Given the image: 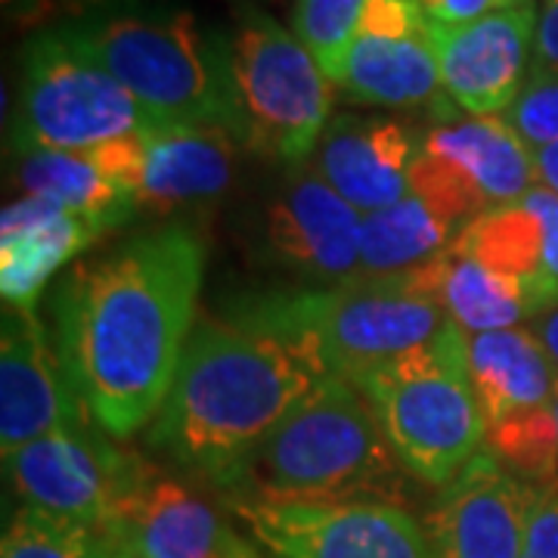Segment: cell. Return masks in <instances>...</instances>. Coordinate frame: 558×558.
<instances>
[{
    "label": "cell",
    "mask_w": 558,
    "mask_h": 558,
    "mask_svg": "<svg viewBox=\"0 0 558 558\" xmlns=\"http://www.w3.org/2000/svg\"><path fill=\"white\" fill-rule=\"evenodd\" d=\"M205 245L156 227L84 260L57 289V344L84 410L109 438L153 425L196 326Z\"/></svg>",
    "instance_id": "obj_1"
},
{
    "label": "cell",
    "mask_w": 558,
    "mask_h": 558,
    "mask_svg": "<svg viewBox=\"0 0 558 558\" xmlns=\"http://www.w3.org/2000/svg\"><path fill=\"white\" fill-rule=\"evenodd\" d=\"M329 376L307 341L199 317L149 425V447L230 494L260 444Z\"/></svg>",
    "instance_id": "obj_2"
},
{
    "label": "cell",
    "mask_w": 558,
    "mask_h": 558,
    "mask_svg": "<svg viewBox=\"0 0 558 558\" xmlns=\"http://www.w3.org/2000/svg\"><path fill=\"white\" fill-rule=\"evenodd\" d=\"M60 35L106 69L156 124H211L245 146L230 60V35L178 7H112Z\"/></svg>",
    "instance_id": "obj_3"
},
{
    "label": "cell",
    "mask_w": 558,
    "mask_h": 558,
    "mask_svg": "<svg viewBox=\"0 0 558 558\" xmlns=\"http://www.w3.org/2000/svg\"><path fill=\"white\" fill-rule=\"evenodd\" d=\"M227 317L307 341L326 369L348 381L453 326L438 295V258L398 277L260 292L236 301Z\"/></svg>",
    "instance_id": "obj_4"
},
{
    "label": "cell",
    "mask_w": 558,
    "mask_h": 558,
    "mask_svg": "<svg viewBox=\"0 0 558 558\" xmlns=\"http://www.w3.org/2000/svg\"><path fill=\"white\" fill-rule=\"evenodd\" d=\"M403 478L369 400L354 381L329 376L260 444L227 497L398 502Z\"/></svg>",
    "instance_id": "obj_5"
},
{
    "label": "cell",
    "mask_w": 558,
    "mask_h": 558,
    "mask_svg": "<svg viewBox=\"0 0 558 558\" xmlns=\"http://www.w3.org/2000/svg\"><path fill=\"white\" fill-rule=\"evenodd\" d=\"M413 481L447 487L487 444V422L465 366L462 329L354 379Z\"/></svg>",
    "instance_id": "obj_6"
},
{
    "label": "cell",
    "mask_w": 558,
    "mask_h": 558,
    "mask_svg": "<svg viewBox=\"0 0 558 558\" xmlns=\"http://www.w3.org/2000/svg\"><path fill=\"white\" fill-rule=\"evenodd\" d=\"M230 60L245 146L277 165H304L332 121V81L299 35L258 7H242Z\"/></svg>",
    "instance_id": "obj_7"
},
{
    "label": "cell",
    "mask_w": 558,
    "mask_h": 558,
    "mask_svg": "<svg viewBox=\"0 0 558 558\" xmlns=\"http://www.w3.org/2000/svg\"><path fill=\"white\" fill-rule=\"evenodd\" d=\"M156 121L119 81L62 38L38 32L22 50L13 149L94 153L112 140L149 131Z\"/></svg>",
    "instance_id": "obj_8"
},
{
    "label": "cell",
    "mask_w": 558,
    "mask_h": 558,
    "mask_svg": "<svg viewBox=\"0 0 558 558\" xmlns=\"http://www.w3.org/2000/svg\"><path fill=\"white\" fill-rule=\"evenodd\" d=\"M3 472L22 506L94 527H119L131 499L159 469L140 453L119 450L87 416L3 457Z\"/></svg>",
    "instance_id": "obj_9"
},
{
    "label": "cell",
    "mask_w": 558,
    "mask_h": 558,
    "mask_svg": "<svg viewBox=\"0 0 558 558\" xmlns=\"http://www.w3.org/2000/svg\"><path fill=\"white\" fill-rule=\"evenodd\" d=\"M537 186L534 149L502 116H469L422 134L410 190L459 230Z\"/></svg>",
    "instance_id": "obj_10"
},
{
    "label": "cell",
    "mask_w": 558,
    "mask_h": 558,
    "mask_svg": "<svg viewBox=\"0 0 558 558\" xmlns=\"http://www.w3.org/2000/svg\"><path fill=\"white\" fill-rule=\"evenodd\" d=\"M274 558H428L425 527L388 499L227 497Z\"/></svg>",
    "instance_id": "obj_11"
},
{
    "label": "cell",
    "mask_w": 558,
    "mask_h": 558,
    "mask_svg": "<svg viewBox=\"0 0 558 558\" xmlns=\"http://www.w3.org/2000/svg\"><path fill=\"white\" fill-rule=\"evenodd\" d=\"M336 87L351 100L391 109H453L444 90L428 16L413 0H369Z\"/></svg>",
    "instance_id": "obj_12"
},
{
    "label": "cell",
    "mask_w": 558,
    "mask_h": 558,
    "mask_svg": "<svg viewBox=\"0 0 558 558\" xmlns=\"http://www.w3.org/2000/svg\"><path fill=\"white\" fill-rule=\"evenodd\" d=\"M537 490L484 447L422 521L428 558H524Z\"/></svg>",
    "instance_id": "obj_13"
},
{
    "label": "cell",
    "mask_w": 558,
    "mask_h": 558,
    "mask_svg": "<svg viewBox=\"0 0 558 558\" xmlns=\"http://www.w3.org/2000/svg\"><path fill=\"white\" fill-rule=\"evenodd\" d=\"M440 81L465 116H502L534 72L537 7L490 10L462 25L428 20Z\"/></svg>",
    "instance_id": "obj_14"
},
{
    "label": "cell",
    "mask_w": 558,
    "mask_h": 558,
    "mask_svg": "<svg viewBox=\"0 0 558 558\" xmlns=\"http://www.w3.org/2000/svg\"><path fill=\"white\" fill-rule=\"evenodd\" d=\"M360 220L314 161L292 168L260 220L264 248L289 270L326 286L360 279Z\"/></svg>",
    "instance_id": "obj_15"
},
{
    "label": "cell",
    "mask_w": 558,
    "mask_h": 558,
    "mask_svg": "<svg viewBox=\"0 0 558 558\" xmlns=\"http://www.w3.org/2000/svg\"><path fill=\"white\" fill-rule=\"evenodd\" d=\"M90 413L84 410L57 341L35 311L3 307L0 336V450L16 453Z\"/></svg>",
    "instance_id": "obj_16"
},
{
    "label": "cell",
    "mask_w": 558,
    "mask_h": 558,
    "mask_svg": "<svg viewBox=\"0 0 558 558\" xmlns=\"http://www.w3.org/2000/svg\"><path fill=\"white\" fill-rule=\"evenodd\" d=\"M418 143L422 137L395 119L341 112L319 137L314 168L354 211L373 215L413 193Z\"/></svg>",
    "instance_id": "obj_17"
},
{
    "label": "cell",
    "mask_w": 558,
    "mask_h": 558,
    "mask_svg": "<svg viewBox=\"0 0 558 558\" xmlns=\"http://www.w3.org/2000/svg\"><path fill=\"white\" fill-rule=\"evenodd\" d=\"M459 248L515 282L534 317L558 304V196L534 186L515 205L494 208L462 227Z\"/></svg>",
    "instance_id": "obj_18"
},
{
    "label": "cell",
    "mask_w": 558,
    "mask_h": 558,
    "mask_svg": "<svg viewBox=\"0 0 558 558\" xmlns=\"http://www.w3.org/2000/svg\"><path fill=\"white\" fill-rule=\"evenodd\" d=\"M109 227L44 199L20 196L0 215V295L3 307L35 304L69 260L100 242Z\"/></svg>",
    "instance_id": "obj_19"
},
{
    "label": "cell",
    "mask_w": 558,
    "mask_h": 558,
    "mask_svg": "<svg viewBox=\"0 0 558 558\" xmlns=\"http://www.w3.org/2000/svg\"><path fill=\"white\" fill-rule=\"evenodd\" d=\"M242 143L211 124H156L143 134L137 208L168 211L220 199L236 178Z\"/></svg>",
    "instance_id": "obj_20"
},
{
    "label": "cell",
    "mask_w": 558,
    "mask_h": 558,
    "mask_svg": "<svg viewBox=\"0 0 558 558\" xmlns=\"http://www.w3.org/2000/svg\"><path fill=\"white\" fill-rule=\"evenodd\" d=\"M134 558H230L245 539L178 478L153 475L119 524Z\"/></svg>",
    "instance_id": "obj_21"
},
{
    "label": "cell",
    "mask_w": 558,
    "mask_h": 558,
    "mask_svg": "<svg viewBox=\"0 0 558 558\" xmlns=\"http://www.w3.org/2000/svg\"><path fill=\"white\" fill-rule=\"evenodd\" d=\"M465 366L487 428L553 400L558 373L534 329L462 332Z\"/></svg>",
    "instance_id": "obj_22"
},
{
    "label": "cell",
    "mask_w": 558,
    "mask_h": 558,
    "mask_svg": "<svg viewBox=\"0 0 558 558\" xmlns=\"http://www.w3.org/2000/svg\"><path fill=\"white\" fill-rule=\"evenodd\" d=\"M13 180L25 199H44L87 218H97L109 230L121 227L137 211V202L121 193L102 174L90 153H60V149L20 153Z\"/></svg>",
    "instance_id": "obj_23"
},
{
    "label": "cell",
    "mask_w": 558,
    "mask_h": 558,
    "mask_svg": "<svg viewBox=\"0 0 558 558\" xmlns=\"http://www.w3.org/2000/svg\"><path fill=\"white\" fill-rule=\"evenodd\" d=\"M459 236V227L418 196L395 202L360 220V277L416 270Z\"/></svg>",
    "instance_id": "obj_24"
},
{
    "label": "cell",
    "mask_w": 558,
    "mask_h": 558,
    "mask_svg": "<svg viewBox=\"0 0 558 558\" xmlns=\"http://www.w3.org/2000/svg\"><path fill=\"white\" fill-rule=\"evenodd\" d=\"M438 295L450 323L462 332H497L534 319L519 286L484 267L457 240L438 255Z\"/></svg>",
    "instance_id": "obj_25"
},
{
    "label": "cell",
    "mask_w": 558,
    "mask_h": 558,
    "mask_svg": "<svg viewBox=\"0 0 558 558\" xmlns=\"http://www.w3.org/2000/svg\"><path fill=\"white\" fill-rule=\"evenodd\" d=\"M0 558H134L119 527H94L20 506L7 521Z\"/></svg>",
    "instance_id": "obj_26"
},
{
    "label": "cell",
    "mask_w": 558,
    "mask_h": 558,
    "mask_svg": "<svg viewBox=\"0 0 558 558\" xmlns=\"http://www.w3.org/2000/svg\"><path fill=\"white\" fill-rule=\"evenodd\" d=\"M484 447L512 475L534 487H549L558 481V432L553 403L490 425Z\"/></svg>",
    "instance_id": "obj_27"
},
{
    "label": "cell",
    "mask_w": 558,
    "mask_h": 558,
    "mask_svg": "<svg viewBox=\"0 0 558 558\" xmlns=\"http://www.w3.org/2000/svg\"><path fill=\"white\" fill-rule=\"evenodd\" d=\"M369 0H295L292 32L311 50L323 75L336 84L344 53L360 35Z\"/></svg>",
    "instance_id": "obj_28"
},
{
    "label": "cell",
    "mask_w": 558,
    "mask_h": 558,
    "mask_svg": "<svg viewBox=\"0 0 558 558\" xmlns=\"http://www.w3.org/2000/svg\"><path fill=\"white\" fill-rule=\"evenodd\" d=\"M509 128L519 134L531 149L558 143V75L553 72H531L515 102L502 112Z\"/></svg>",
    "instance_id": "obj_29"
},
{
    "label": "cell",
    "mask_w": 558,
    "mask_h": 558,
    "mask_svg": "<svg viewBox=\"0 0 558 558\" xmlns=\"http://www.w3.org/2000/svg\"><path fill=\"white\" fill-rule=\"evenodd\" d=\"M524 558H558V481L537 490L527 519Z\"/></svg>",
    "instance_id": "obj_30"
},
{
    "label": "cell",
    "mask_w": 558,
    "mask_h": 558,
    "mask_svg": "<svg viewBox=\"0 0 558 558\" xmlns=\"http://www.w3.org/2000/svg\"><path fill=\"white\" fill-rule=\"evenodd\" d=\"M534 72L558 75V0H539L537 38H534Z\"/></svg>",
    "instance_id": "obj_31"
},
{
    "label": "cell",
    "mask_w": 558,
    "mask_h": 558,
    "mask_svg": "<svg viewBox=\"0 0 558 558\" xmlns=\"http://www.w3.org/2000/svg\"><path fill=\"white\" fill-rule=\"evenodd\" d=\"M422 13L440 25H462L497 10V0H416Z\"/></svg>",
    "instance_id": "obj_32"
},
{
    "label": "cell",
    "mask_w": 558,
    "mask_h": 558,
    "mask_svg": "<svg viewBox=\"0 0 558 558\" xmlns=\"http://www.w3.org/2000/svg\"><path fill=\"white\" fill-rule=\"evenodd\" d=\"M531 326H534V336L546 348V354H549V360H553V366H556L558 373V304L549 307V311H543L539 317L531 319Z\"/></svg>",
    "instance_id": "obj_33"
},
{
    "label": "cell",
    "mask_w": 558,
    "mask_h": 558,
    "mask_svg": "<svg viewBox=\"0 0 558 558\" xmlns=\"http://www.w3.org/2000/svg\"><path fill=\"white\" fill-rule=\"evenodd\" d=\"M534 168H537V183L553 190L558 196V143L534 149Z\"/></svg>",
    "instance_id": "obj_34"
},
{
    "label": "cell",
    "mask_w": 558,
    "mask_h": 558,
    "mask_svg": "<svg viewBox=\"0 0 558 558\" xmlns=\"http://www.w3.org/2000/svg\"><path fill=\"white\" fill-rule=\"evenodd\" d=\"M230 558H274V556H264L258 546H252V543L245 539V543H242L240 549H236V553H233Z\"/></svg>",
    "instance_id": "obj_35"
},
{
    "label": "cell",
    "mask_w": 558,
    "mask_h": 558,
    "mask_svg": "<svg viewBox=\"0 0 558 558\" xmlns=\"http://www.w3.org/2000/svg\"><path fill=\"white\" fill-rule=\"evenodd\" d=\"M509 7H531V0H497V10H509Z\"/></svg>",
    "instance_id": "obj_36"
},
{
    "label": "cell",
    "mask_w": 558,
    "mask_h": 558,
    "mask_svg": "<svg viewBox=\"0 0 558 558\" xmlns=\"http://www.w3.org/2000/svg\"><path fill=\"white\" fill-rule=\"evenodd\" d=\"M549 403H553V416H556V432H558V381H556V391H553V400H549Z\"/></svg>",
    "instance_id": "obj_37"
},
{
    "label": "cell",
    "mask_w": 558,
    "mask_h": 558,
    "mask_svg": "<svg viewBox=\"0 0 558 558\" xmlns=\"http://www.w3.org/2000/svg\"><path fill=\"white\" fill-rule=\"evenodd\" d=\"M13 3H20V0H3V7H13Z\"/></svg>",
    "instance_id": "obj_38"
},
{
    "label": "cell",
    "mask_w": 558,
    "mask_h": 558,
    "mask_svg": "<svg viewBox=\"0 0 558 558\" xmlns=\"http://www.w3.org/2000/svg\"><path fill=\"white\" fill-rule=\"evenodd\" d=\"M81 3H106V0H81Z\"/></svg>",
    "instance_id": "obj_39"
},
{
    "label": "cell",
    "mask_w": 558,
    "mask_h": 558,
    "mask_svg": "<svg viewBox=\"0 0 558 558\" xmlns=\"http://www.w3.org/2000/svg\"><path fill=\"white\" fill-rule=\"evenodd\" d=\"M413 3H416V0H413Z\"/></svg>",
    "instance_id": "obj_40"
}]
</instances>
